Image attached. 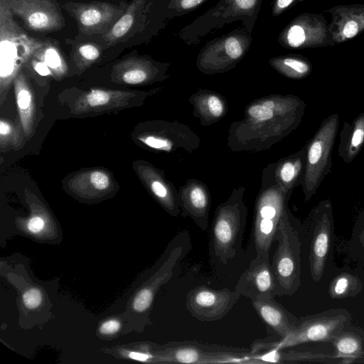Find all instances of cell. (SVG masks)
<instances>
[{
    "mask_svg": "<svg viewBox=\"0 0 364 364\" xmlns=\"http://www.w3.org/2000/svg\"><path fill=\"white\" fill-rule=\"evenodd\" d=\"M45 226L44 220L39 217L35 216L31 218L27 224V228L31 232L38 233L40 232Z\"/></svg>",
    "mask_w": 364,
    "mask_h": 364,
    "instance_id": "cell-35",
    "label": "cell"
},
{
    "mask_svg": "<svg viewBox=\"0 0 364 364\" xmlns=\"http://www.w3.org/2000/svg\"><path fill=\"white\" fill-rule=\"evenodd\" d=\"M129 4L126 1H67L63 7L75 20L79 31L86 35L108 32L122 17Z\"/></svg>",
    "mask_w": 364,
    "mask_h": 364,
    "instance_id": "cell-9",
    "label": "cell"
},
{
    "mask_svg": "<svg viewBox=\"0 0 364 364\" xmlns=\"http://www.w3.org/2000/svg\"><path fill=\"white\" fill-rule=\"evenodd\" d=\"M252 304L266 326L267 338L279 339L291 333L299 320L274 298L252 300Z\"/></svg>",
    "mask_w": 364,
    "mask_h": 364,
    "instance_id": "cell-16",
    "label": "cell"
},
{
    "mask_svg": "<svg viewBox=\"0 0 364 364\" xmlns=\"http://www.w3.org/2000/svg\"><path fill=\"white\" fill-rule=\"evenodd\" d=\"M120 328V323L115 319L105 321L100 326V332L102 334H113Z\"/></svg>",
    "mask_w": 364,
    "mask_h": 364,
    "instance_id": "cell-34",
    "label": "cell"
},
{
    "mask_svg": "<svg viewBox=\"0 0 364 364\" xmlns=\"http://www.w3.org/2000/svg\"><path fill=\"white\" fill-rule=\"evenodd\" d=\"M146 146L167 153L185 151L192 153L200 145L199 136L187 124L164 122L156 131L139 138Z\"/></svg>",
    "mask_w": 364,
    "mask_h": 364,
    "instance_id": "cell-12",
    "label": "cell"
},
{
    "mask_svg": "<svg viewBox=\"0 0 364 364\" xmlns=\"http://www.w3.org/2000/svg\"><path fill=\"white\" fill-rule=\"evenodd\" d=\"M278 246L271 263L276 282L277 296H291L300 286L301 242L292 227L289 210L284 215L274 240Z\"/></svg>",
    "mask_w": 364,
    "mask_h": 364,
    "instance_id": "cell-6",
    "label": "cell"
},
{
    "mask_svg": "<svg viewBox=\"0 0 364 364\" xmlns=\"http://www.w3.org/2000/svg\"><path fill=\"white\" fill-rule=\"evenodd\" d=\"M276 181L289 191L301 186L306 166V146L299 151L272 162Z\"/></svg>",
    "mask_w": 364,
    "mask_h": 364,
    "instance_id": "cell-18",
    "label": "cell"
},
{
    "mask_svg": "<svg viewBox=\"0 0 364 364\" xmlns=\"http://www.w3.org/2000/svg\"><path fill=\"white\" fill-rule=\"evenodd\" d=\"M41 292L36 288L28 289L23 295V304L28 309L36 308L41 304Z\"/></svg>",
    "mask_w": 364,
    "mask_h": 364,
    "instance_id": "cell-31",
    "label": "cell"
},
{
    "mask_svg": "<svg viewBox=\"0 0 364 364\" xmlns=\"http://www.w3.org/2000/svg\"><path fill=\"white\" fill-rule=\"evenodd\" d=\"M28 30L40 33L63 28L65 18L54 0H1Z\"/></svg>",
    "mask_w": 364,
    "mask_h": 364,
    "instance_id": "cell-10",
    "label": "cell"
},
{
    "mask_svg": "<svg viewBox=\"0 0 364 364\" xmlns=\"http://www.w3.org/2000/svg\"><path fill=\"white\" fill-rule=\"evenodd\" d=\"M360 288L361 283L356 277L348 273H343L332 281L329 287V294L334 299L345 298L356 294Z\"/></svg>",
    "mask_w": 364,
    "mask_h": 364,
    "instance_id": "cell-24",
    "label": "cell"
},
{
    "mask_svg": "<svg viewBox=\"0 0 364 364\" xmlns=\"http://www.w3.org/2000/svg\"><path fill=\"white\" fill-rule=\"evenodd\" d=\"M128 356L131 359L139 360V361H149L152 359L155 358V356L153 355L151 353L146 352V353H141V352H129Z\"/></svg>",
    "mask_w": 364,
    "mask_h": 364,
    "instance_id": "cell-37",
    "label": "cell"
},
{
    "mask_svg": "<svg viewBox=\"0 0 364 364\" xmlns=\"http://www.w3.org/2000/svg\"><path fill=\"white\" fill-rule=\"evenodd\" d=\"M154 295L146 288L141 289L135 296L133 308L138 313H146L149 311L153 303Z\"/></svg>",
    "mask_w": 364,
    "mask_h": 364,
    "instance_id": "cell-27",
    "label": "cell"
},
{
    "mask_svg": "<svg viewBox=\"0 0 364 364\" xmlns=\"http://www.w3.org/2000/svg\"><path fill=\"white\" fill-rule=\"evenodd\" d=\"M364 146V112L351 123L344 122L340 134L338 154L346 164H350Z\"/></svg>",
    "mask_w": 364,
    "mask_h": 364,
    "instance_id": "cell-21",
    "label": "cell"
},
{
    "mask_svg": "<svg viewBox=\"0 0 364 364\" xmlns=\"http://www.w3.org/2000/svg\"><path fill=\"white\" fill-rule=\"evenodd\" d=\"M114 73L123 82L132 85L143 83L157 77H166L160 75L164 73H161L151 61L137 56L129 57L117 63Z\"/></svg>",
    "mask_w": 364,
    "mask_h": 364,
    "instance_id": "cell-19",
    "label": "cell"
},
{
    "mask_svg": "<svg viewBox=\"0 0 364 364\" xmlns=\"http://www.w3.org/2000/svg\"><path fill=\"white\" fill-rule=\"evenodd\" d=\"M237 5L242 10H249L256 4L257 0H235Z\"/></svg>",
    "mask_w": 364,
    "mask_h": 364,
    "instance_id": "cell-39",
    "label": "cell"
},
{
    "mask_svg": "<svg viewBox=\"0 0 364 364\" xmlns=\"http://www.w3.org/2000/svg\"><path fill=\"white\" fill-rule=\"evenodd\" d=\"M203 0H181L180 5L183 9H188L198 6Z\"/></svg>",
    "mask_w": 364,
    "mask_h": 364,
    "instance_id": "cell-40",
    "label": "cell"
},
{
    "mask_svg": "<svg viewBox=\"0 0 364 364\" xmlns=\"http://www.w3.org/2000/svg\"><path fill=\"white\" fill-rule=\"evenodd\" d=\"M45 41L26 33L16 23L14 14L0 0L1 76L11 75L20 63L29 58Z\"/></svg>",
    "mask_w": 364,
    "mask_h": 364,
    "instance_id": "cell-8",
    "label": "cell"
},
{
    "mask_svg": "<svg viewBox=\"0 0 364 364\" xmlns=\"http://www.w3.org/2000/svg\"><path fill=\"white\" fill-rule=\"evenodd\" d=\"M18 81L21 86L18 88V93L16 94L17 103L21 114L23 116L31 107V95L26 88L21 86L22 83L21 76L18 77Z\"/></svg>",
    "mask_w": 364,
    "mask_h": 364,
    "instance_id": "cell-29",
    "label": "cell"
},
{
    "mask_svg": "<svg viewBox=\"0 0 364 364\" xmlns=\"http://www.w3.org/2000/svg\"><path fill=\"white\" fill-rule=\"evenodd\" d=\"M241 294L227 288L214 289L205 285L195 287L186 298V307L200 321L223 318L233 307Z\"/></svg>",
    "mask_w": 364,
    "mask_h": 364,
    "instance_id": "cell-11",
    "label": "cell"
},
{
    "mask_svg": "<svg viewBox=\"0 0 364 364\" xmlns=\"http://www.w3.org/2000/svg\"><path fill=\"white\" fill-rule=\"evenodd\" d=\"M101 48L92 42L81 43L76 46L75 56L82 64H89L96 61L100 56Z\"/></svg>",
    "mask_w": 364,
    "mask_h": 364,
    "instance_id": "cell-26",
    "label": "cell"
},
{
    "mask_svg": "<svg viewBox=\"0 0 364 364\" xmlns=\"http://www.w3.org/2000/svg\"><path fill=\"white\" fill-rule=\"evenodd\" d=\"M306 107L302 99L291 94L252 100L246 106L243 118L230 124L228 147L235 152L269 149L299 127Z\"/></svg>",
    "mask_w": 364,
    "mask_h": 364,
    "instance_id": "cell-1",
    "label": "cell"
},
{
    "mask_svg": "<svg viewBox=\"0 0 364 364\" xmlns=\"http://www.w3.org/2000/svg\"><path fill=\"white\" fill-rule=\"evenodd\" d=\"M271 65L282 75L294 79L302 78L310 71L306 63L291 58L272 60Z\"/></svg>",
    "mask_w": 364,
    "mask_h": 364,
    "instance_id": "cell-25",
    "label": "cell"
},
{
    "mask_svg": "<svg viewBox=\"0 0 364 364\" xmlns=\"http://www.w3.org/2000/svg\"><path fill=\"white\" fill-rule=\"evenodd\" d=\"M235 290L251 301L272 299L277 296L269 257L257 255L240 277Z\"/></svg>",
    "mask_w": 364,
    "mask_h": 364,
    "instance_id": "cell-14",
    "label": "cell"
},
{
    "mask_svg": "<svg viewBox=\"0 0 364 364\" xmlns=\"http://www.w3.org/2000/svg\"><path fill=\"white\" fill-rule=\"evenodd\" d=\"M33 67L36 71L42 76H46L50 74L48 67L42 61L36 62Z\"/></svg>",
    "mask_w": 364,
    "mask_h": 364,
    "instance_id": "cell-38",
    "label": "cell"
},
{
    "mask_svg": "<svg viewBox=\"0 0 364 364\" xmlns=\"http://www.w3.org/2000/svg\"><path fill=\"white\" fill-rule=\"evenodd\" d=\"M287 40L289 44L292 47L301 46L305 40L304 29L299 26H293L289 30Z\"/></svg>",
    "mask_w": 364,
    "mask_h": 364,
    "instance_id": "cell-32",
    "label": "cell"
},
{
    "mask_svg": "<svg viewBox=\"0 0 364 364\" xmlns=\"http://www.w3.org/2000/svg\"><path fill=\"white\" fill-rule=\"evenodd\" d=\"M188 102L193 106V115L203 127L218 122L228 112L226 99L215 91L199 89L188 98Z\"/></svg>",
    "mask_w": 364,
    "mask_h": 364,
    "instance_id": "cell-17",
    "label": "cell"
},
{
    "mask_svg": "<svg viewBox=\"0 0 364 364\" xmlns=\"http://www.w3.org/2000/svg\"><path fill=\"white\" fill-rule=\"evenodd\" d=\"M10 131H11L10 125L8 123L1 121L0 122V134H1V135L5 136V135L8 134L10 132Z\"/></svg>",
    "mask_w": 364,
    "mask_h": 364,
    "instance_id": "cell-41",
    "label": "cell"
},
{
    "mask_svg": "<svg viewBox=\"0 0 364 364\" xmlns=\"http://www.w3.org/2000/svg\"><path fill=\"white\" fill-rule=\"evenodd\" d=\"M350 315L345 309H331L299 320L295 328L284 338H264L255 341L252 353L265 350H282L306 343L332 342L349 323Z\"/></svg>",
    "mask_w": 364,
    "mask_h": 364,
    "instance_id": "cell-4",
    "label": "cell"
},
{
    "mask_svg": "<svg viewBox=\"0 0 364 364\" xmlns=\"http://www.w3.org/2000/svg\"><path fill=\"white\" fill-rule=\"evenodd\" d=\"M315 228L310 247V269L317 282L322 277L333 230L332 205L328 199L321 201L312 212Z\"/></svg>",
    "mask_w": 364,
    "mask_h": 364,
    "instance_id": "cell-13",
    "label": "cell"
},
{
    "mask_svg": "<svg viewBox=\"0 0 364 364\" xmlns=\"http://www.w3.org/2000/svg\"><path fill=\"white\" fill-rule=\"evenodd\" d=\"M358 31V24L355 21H348L344 26L343 33L345 37L350 38L355 36Z\"/></svg>",
    "mask_w": 364,
    "mask_h": 364,
    "instance_id": "cell-36",
    "label": "cell"
},
{
    "mask_svg": "<svg viewBox=\"0 0 364 364\" xmlns=\"http://www.w3.org/2000/svg\"><path fill=\"white\" fill-rule=\"evenodd\" d=\"M245 188H233L218 205L209 232V256L213 263L227 264L241 250L247 218L244 201Z\"/></svg>",
    "mask_w": 364,
    "mask_h": 364,
    "instance_id": "cell-3",
    "label": "cell"
},
{
    "mask_svg": "<svg viewBox=\"0 0 364 364\" xmlns=\"http://www.w3.org/2000/svg\"><path fill=\"white\" fill-rule=\"evenodd\" d=\"M331 343L334 357L341 359L340 363H353L364 354L363 338L355 332L342 331Z\"/></svg>",
    "mask_w": 364,
    "mask_h": 364,
    "instance_id": "cell-23",
    "label": "cell"
},
{
    "mask_svg": "<svg viewBox=\"0 0 364 364\" xmlns=\"http://www.w3.org/2000/svg\"><path fill=\"white\" fill-rule=\"evenodd\" d=\"M292 0H277V6L280 9H284L288 6Z\"/></svg>",
    "mask_w": 364,
    "mask_h": 364,
    "instance_id": "cell-42",
    "label": "cell"
},
{
    "mask_svg": "<svg viewBox=\"0 0 364 364\" xmlns=\"http://www.w3.org/2000/svg\"><path fill=\"white\" fill-rule=\"evenodd\" d=\"M224 45L230 58L237 63L244 53L243 46L236 36L229 37L224 41Z\"/></svg>",
    "mask_w": 364,
    "mask_h": 364,
    "instance_id": "cell-28",
    "label": "cell"
},
{
    "mask_svg": "<svg viewBox=\"0 0 364 364\" xmlns=\"http://www.w3.org/2000/svg\"><path fill=\"white\" fill-rule=\"evenodd\" d=\"M86 100L92 107L103 105L109 102V94L104 90H92L86 96Z\"/></svg>",
    "mask_w": 364,
    "mask_h": 364,
    "instance_id": "cell-30",
    "label": "cell"
},
{
    "mask_svg": "<svg viewBox=\"0 0 364 364\" xmlns=\"http://www.w3.org/2000/svg\"><path fill=\"white\" fill-rule=\"evenodd\" d=\"M292 191L285 189L276 181L272 163L264 168L255 203L252 229L257 255L269 257V250L279 225L289 210L288 201Z\"/></svg>",
    "mask_w": 364,
    "mask_h": 364,
    "instance_id": "cell-2",
    "label": "cell"
},
{
    "mask_svg": "<svg viewBox=\"0 0 364 364\" xmlns=\"http://www.w3.org/2000/svg\"><path fill=\"white\" fill-rule=\"evenodd\" d=\"M145 178L151 193L166 211L173 217L179 215V196L174 185L167 181L161 172L150 166L146 170Z\"/></svg>",
    "mask_w": 364,
    "mask_h": 364,
    "instance_id": "cell-20",
    "label": "cell"
},
{
    "mask_svg": "<svg viewBox=\"0 0 364 364\" xmlns=\"http://www.w3.org/2000/svg\"><path fill=\"white\" fill-rule=\"evenodd\" d=\"M180 215L191 218L202 230L208 227L211 197L208 186L197 178H191L178 191Z\"/></svg>",
    "mask_w": 364,
    "mask_h": 364,
    "instance_id": "cell-15",
    "label": "cell"
},
{
    "mask_svg": "<svg viewBox=\"0 0 364 364\" xmlns=\"http://www.w3.org/2000/svg\"><path fill=\"white\" fill-rule=\"evenodd\" d=\"M363 356H364V354H363Z\"/></svg>",
    "mask_w": 364,
    "mask_h": 364,
    "instance_id": "cell-44",
    "label": "cell"
},
{
    "mask_svg": "<svg viewBox=\"0 0 364 364\" xmlns=\"http://www.w3.org/2000/svg\"><path fill=\"white\" fill-rule=\"evenodd\" d=\"M361 238H362L361 240H362V241H363V242L364 244V229H363V232L362 235H361Z\"/></svg>",
    "mask_w": 364,
    "mask_h": 364,
    "instance_id": "cell-43",
    "label": "cell"
},
{
    "mask_svg": "<svg viewBox=\"0 0 364 364\" xmlns=\"http://www.w3.org/2000/svg\"><path fill=\"white\" fill-rule=\"evenodd\" d=\"M338 127V114L329 115L305 145L306 166L301 188L306 202L316 194L324 178L331 171V154Z\"/></svg>",
    "mask_w": 364,
    "mask_h": 364,
    "instance_id": "cell-5",
    "label": "cell"
},
{
    "mask_svg": "<svg viewBox=\"0 0 364 364\" xmlns=\"http://www.w3.org/2000/svg\"><path fill=\"white\" fill-rule=\"evenodd\" d=\"M251 354V349L245 348L182 341L166 344L155 358L176 363H248Z\"/></svg>",
    "mask_w": 364,
    "mask_h": 364,
    "instance_id": "cell-7",
    "label": "cell"
},
{
    "mask_svg": "<svg viewBox=\"0 0 364 364\" xmlns=\"http://www.w3.org/2000/svg\"><path fill=\"white\" fill-rule=\"evenodd\" d=\"M90 182L97 190H105L109 185L108 176L102 171H94L90 174Z\"/></svg>",
    "mask_w": 364,
    "mask_h": 364,
    "instance_id": "cell-33",
    "label": "cell"
},
{
    "mask_svg": "<svg viewBox=\"0 0 364 364\" xmlns=\"http://www.w3.org/2000/svg\"><path fill=\"white\" fill-rule=\"evenodd\" d=\"M144 0H132L113 27L102 35L107 46H115L125 39L136 26Z\"/></svg>",
    "mask_w": 364,
    "mask_h": 364,
    "instance_id": "cell-22",
    "label": "cell"
}]
</instances>
